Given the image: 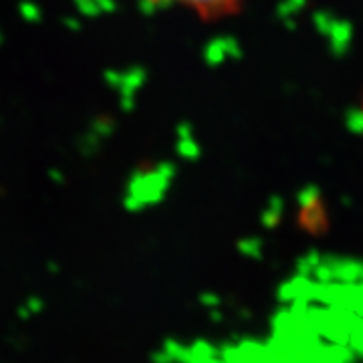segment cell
<instances>
[{
    "instance_id": "1",
    "label": "cell",
    "mask_w": 363,
    "mask_h": 363,
    "mask_svg": "<svg viewBox=\"0 0 363 363\" xmlns=\"http://www.w3.org/2000/svg\"><path fill=\"white\" fill-rule=\"evenodd\" d=\"M154 2H169V4H178L188 11H192L202 18H220L226 16L233 11H236L242 0H154Z\"/></svg>"
}]
</instances>
